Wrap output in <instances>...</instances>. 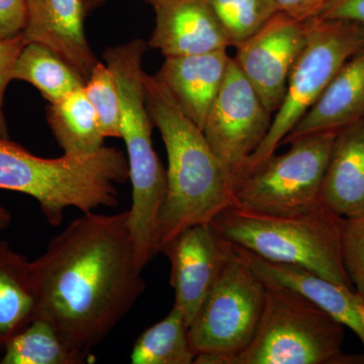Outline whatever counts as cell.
<instances>
[{
	"instance_id": "1",
	"label": "cell",
	"mask_w": 364,
	"mask_h": 364,
	"mask_svg": "<svg viewBox=\"0 0 364 364\" xmlns=\"http://www.w3.org/2000/svg\"><path fill=\"white\" fill-rule=\"evenodd\" d=\"M128 210L82 214L32 262L37 312L85 363L145 291Z\"/></svg>"
},
{
	"instance_id": "2",
	"label": "cell",
	"mask_w": 364,
	"mask_h": 364,
	"mask_svg": "<svg viewBox=\"0 0 364 364\" xmlns=\"http://www.w3.org/2000/svg\"><path fill=\"white\" fill-rule=\"evenodd\" d=\"M146 105L166 149V195L153 237L155 256L188 228L240 207L232 177L156 75L143 74Z\"/></svg>"
},
{
	"instance_id": "3",
	"label": "cell",
	"mask_w": 364,
	"mask_h": 364,
	"mask_svg": "<svg viewBox=\"0 0 364 364\" xmlns=\"http://www.w3.org/2000/svg\"><path fill=\"white\" fill-rule=\"evenodd\" d=\"M130 178L128 159L122 150L104 147L87 157L48 159L0 136V189L18 191L39 203L51 226L75 208L82 214L119 203V184Z\"/></svg>"
},
{
	"instance_id": "4",
	"label": "cell",
	"mask_w": 364,
	"mask_h": 364,
	"mask_svg": "<svg viewBox=\"0 0 364 364\" xmlns=\"http://www.w3.org/2000/svg\"><path fill=\"white\" fill-rule=\"evenodd\" d=\"M215 231L262 259L305 268L355 291L345 267V218L322 202L289 215L228 208L210 223Z\"/></svg>"
},
{
	"instance_id": "5",
	"label": "cell",
	"mask_w": 364,
	"mask_h": 364,
	"mask_svg": "<svg viewBox=\"0 0 364 364\" xmlns=\"http://www.w3.org/2000/svg\"><path fill=\"white\" fill-rule=\"evenodd\" d=\"M146 43L136 39L109 48L102 56L116 78L121 97V139L128 151L132 207L128 225L136 252L149 253L155 227L166 195V169L152 144V119L144 90L142 58Z\"/></svg>"
},
{
	"instance_id": "6",
	"label": "cell",
	"mask_w": 364,
	"mask_h": 364,
	"mask_svg": "<svg viewBox=\"0 0 364 364\" xmlns=\"http://www.w3.org/2000/svg\"><path fill=\"white\" fill-rule=\"evenodd\" d=\"M265 282V303L252 341L232 364H359L347 355L344 326L296 289Z\"/></svg>"
},
{
	"instance_id": "7",
	"label": "cell",
	"mask_w": 364,
	"mask_h": 364,
	"mask_svg": "<svg viewBox=\"0 0 364 364\" xmlns=\"http://www.w3.org/2000/svg\"><path fill=\"white\" fill-rule=\"evenodd\" d=\"M265 303V282L234 245L188 327L196 364H232L252 341Z\"/></svg>"
},
{
	"instance_id": "8",
	"label": "cell",
	"mask_w": 364,
	"mask_h": 364,
	"mask_svg": "<svg viewBox=\"0 0 364 364\" xmlns=\"http://www.w3.org/2000/svg\"><path fill=\"white\" fill-rule=\"evenodd\" d=\"M363 48L364 23L318 18L309 21L308 41L291 72L284 100L273 114L267 136L249 159L242 177L274 154L345 62Z\"/></svg>"
},
{
	"instance_id": "9",
	"label": "cell",
	"mask_w": 364,
	"mask_h": 364,
	"mask_svg": "<svg viewBox=\"0 0 364 364\" xmlns=\"http://www.w3.org/2000/svg\"><path fill=\"white\" fill-rule=\"evenodd\" d=\"M338 131L299 138L272 154L236 184L240 208L272 215L304 212L321 202V188Z\"/></svg>"
},
{
	"instance_id": "10",
	"label": "cell",
	"mask_w": 364,
	"mask_h": 364,
	"mask_svg": "<svg viewBox=\"0 0 364 364\" xmlns=\"http://www.w3.org/2000/svg\"><path fill=\"white\" fill-rule=\"evenodd\" d=\"M272 119V112L231 58L203 133L233 179L235 188L249 159L267 136Z\"/></svg>"
},
{
	"instance_id": "11",
	"label": "cell",
	"mask_w": 364,
	"mask_h": 364,
	"mask_svg": "<svg viewBox=\"0 0 364 364\" xmlns=\"http://www.w3.org/2000/svg\"><path fill=\"white\" fill-rule=\"evenodd\" d=\"M309 36V21L277 13L257 33L236 46L232 57L268 111L279 109L287 81Z\"/></svg>"
},
{
	"instance_id": "12",
	"label": "cell",
	"mask_w": 364,
	"mask_h": 364,
	"mask_svg": "<svg viewBox=\"0 0 364 364\" xmlns=\"http://www.w3.org/2000/svg\"><path fill=\"white\" fill-rule=\"evenodd\" d=\"M233 249L212 224L188 228L163 248L171 265L170 284L176 294L174 306L186 324L195 320Z\"/></svg>"
},
{
	"instance_id": "13",
	"label": "cell",
	"mask_w": 364,
	"mask_h": 364,
	"mask_svg": "<svg viewBox=\"0 0 364 364\" xmlns=\"http://www.w3.org/2000/svg\"><path fill=\"white\" fill-rule=\"evenodd\" d=\"M26 44L38 43L49 48L85 80L98 60L85 33L86 11L82 0H26Z\"/></svg>"
},
{
	"instance_id": "14",
	"label": "cell",
	"mask_w": 364,
	"mask_h": 364,
	"mask_svg": "<svg viewBox=\"0 0 364 364\" xmlns=\"http://www.w3.org/2000/svg\"><path fill=\"white\" fill-rule=\"evenodd\" d=\"M156 25L148 45L165 58L224 51L221 25L205 0H152Z\"/></svg>"
},
{
	"instance_id": "15",
	"label": "cell",
	"mask_w": 364,
	"mask_h": 364,
	"mask_svg": "<svg viewBox=\"0 0 364 364\" xmlns=\"http://www.w3.org/2000/svg\"><path fill=\"white\" fill-rule=\"evenodd\" d=\"M227 50L165 58L155 75L181 111L203 130L229 68Z\"/></svg>"
},
{
	"instance_id": "16",
	"label": "cell",
	"mask_w": 364,
	"mask_h": 364,
	"mask_svg": "<svg viewBox=\"0 0 364 364\" xmlns=\"http://www.w3.org/2000/svg\"><path fill=\"white\" fill-rule=\"evenodd\" d=\"M245 252L254 272L261 279L305 294L337 322L353 331L364 348V301L355 291L323 279L305 268L272 262L247 250Z\"/></svg>"
},
{
	"instance_id": "17",
	"label": "cell",
	"mask_w": 364,
	"mask_h": 364,
	"mask_svg": "<svg viewBox=\"0 0 364 364\" xmlns=\"http://www.w3.org/2000/svg\"><path fill=\"white\" fill-rule=\"evenodd\" d=\"M361 119H364V48L345 62L280 147L313 134L341 130Z\"/></svg>"
},
{
	"instance_id": "18",
	"label": "cell",
	"mask_w": 364,
	"mask_h": 364,
	"mask_svg": "<svg viewBox=\"0 0 364 364\" xmlns=\"http://www.w3.org/2000/svg\"><path fill=\"white\" fill-rule=\"evenodd\" d=\"M320 200L345 219L364 212V119L337 133Z\"/></svg>"
},
{
	"instance_id": "19",
	"label": "cell",
	"mask_w": 364,
	"mask_h": 364,
	"mask_svg": "<svg viewBox=\"0 0 364 364\" xmlns=\"http://www.w3.org/2000/svg\"><path fill=\"white\" fill-rule=\"evenodd\" d=\"M32 262L0 241V349L36 318Z\"/></svg>"
},
{
	"instance_id": "20",
	"label": "cell",
	"mask_w": 364,
	"mask_h": 364,
	"mask_svg": "<svg viewBox=\"0 0 364 364\" xmlns=\"http://www.w3.org/2000/svg\"><path fill=\"white\" fill-rule=\"evenodd\" d=\"M47 122L66 156H91L105 147L107 136L97 112L86 97L85 87L50 104Z\"/></svg>"
},
{
	"instance_id": "21",
	"label": "cell",
	"mask_w": 364,
	"mask_h": 364,
	"mask_svg": "<svg viewBox=\"0 0 364 364\" xmlns=\"http://www.w3.org/2000/svg\"><path fill=\"white\" fill-rule=\"evenodd\" d=\"M13 79L35 86L49 104L85 87L86 82L58 55L38 43H28L21 49L14 63Z\"/></svg>"
},
{
	"instance_id": "22",
	"label": "cell",
	"mask_w": 364,
	"mask_h": 364,
	"mask_svg": "<svg viewBox=\"0 0 364 364\" xmlns=\"http://www.w3.org/2000/svg\"><path fill=\"white\" fill-rule=\"evenodd\" d=\"M195 359L188 326L174 305L166 317L138 337L130 355L133 364H191Z\"/></svg>"
},
{
	"instance_id": "23",
	"label": "cell",
	"mask_w": 364,
	"mask_h": 364,
	"mask_svg": "<svg viewBox=\"0 0 364 364\" xmlns=\"http://www.w3.org/2000/svg\"><path fill=\"white\" fill-rule=\"evenodd\" d=\"M2 349L0 364L82 363L57 330L42 318H35Z\"/></svg>"
},
{
	"instance_id": "24",
	"label": "cell",
	"mask_w": 364,
	"mask_h": 364,
	"mask_svg": "<svg viewBox=\"0 0 364 364\" xmlns=\"http://www.w3.org/2000/svg\"><path fill=\"white\" fill-rule=\"evenodd\" d=\"M221 25L230 47H236L279 13L274 0H205Z\"/></svg>"
},
{
	"instance_id": "25",
	"label": "cell",
	"mask_w": 364,
	"mask_h": 364,
	"mask_svg": "<svg viewBox=\"0 0 364 364\" xmlns=\"http://www.w3.org/2000/svg\"><path fill=\"white\" fill-rule=\"evenodd\" d=\"M86 97L97 112L105 136L121 138V97L116 78L98 61L85 85Z\"/></svg>"
},
{
	"instance_id": "26",
	"label": "cell",
	"mask_w": 364,
	"mask_h": 364,
	"mask_svg": "<svg viewBox=\"0 0 364 364\" xmlns=\"http://www.w3.org/2000/svg\"><path fill=\"white\" fill-rule=\"evenodd\" d=\"M343 256L349 279L364 301V212L345 219Z\"/></svg>"
},
{
	"instance_id": "27",
	"label": "cell",
	"mask_w": 364,
	"mask_h": 364,
	"mask_svg": "<svg viewBox=\"0 0 364 364\" xmlns=\"http://www.w3.org/2000/svg\"><path fill=\"white\" fill-rule=\"evenodd\" d=\"M26 44L23 33L0 39V136L9 139V129L4 112V93L13 79L14 63Z\"/></svg>"
},
{
	"instance_id": "28",
	"label": "cell",
	"mask_w": 364,
	"mask_h": 364,
	"mask_svg": "<svg viewBox=\"0 0 364 364\" xmlns=\"http://www.w3.org/2000/svg\"><path fill=\"white\" fill-rule=\"evenodd\" d=\"M26 25V0H0V39L21 35Z\"/></svg>"
},
{
	"instance_id": "29",
	"label": "cell",
	"mask_w": 364,
	"mask_h": 364,
	"mask_svg": "<svg viewBox=\"0 0 364 364\" xmlns=\"http://www.w3.org/2000/svg\"><path fill=\"white\" fill-rule=\"evenodd\" d=\"M333 0H274L279 13L299 21H312L321 16Z\"/></svg>"
},
{
	"instance_id": "30",
	"label": "cell",
	"mask_w": 364,
	"mask_h": 364,
	"mask_svg": "<svg viewBox=\"0 0 364 364\" xmlns=\"http://www.w3.org/2000/svg\"><path fill=\"white\" fill-rule=\"evenodd\" d=\"M318 18L364 23V0H333Z\"/></svg>"
},
{
	"instance_id": "31",
	"label": "cell",
	"mask_w": 364,
	"mask_h": 364,
	"mask_svg": "<svg viewBox=\"0 0 364 364\" xmlns=\"http://www.w3.org/2000/svg\"><path fill=\"white\" fill-rule=\"evenodd\" d=\"M11 215L6 208L0 205V230L6 229L11 225Z\"/></svg>"
},
{
	"instance_id": "32",
	"label": "cell",
	"mask_w": 364,
	"mask_h": 364,
	"mask_svg": "<svg viewBox=\"0 0 364 364\" xmlns=\"http://www.w3.org/2000/svg\"><path fill=\"white\" fill-rule=\"evenodd\" d=\"M83 4H85V9L86 11V14L90 13V11H93V9H97V7L102 6L104 2L107 1V0H82ZM148 4H151L152 0H145Z\"/></svg>"
},
{
	"instance_id": "33",
	"label": "cell",
	"mask_w": 364,
	"mask_h": 364,
	"mask_svg": "<svg viewBox=\"0 0 364 364\" xmlns=\"http://www.w3.org/2000/svg\"><path fill=\"white\" fill-rule=\"evenodd\" d=\"M0 358H1V354H0Z\"/></svg>"
}]
</instances>
